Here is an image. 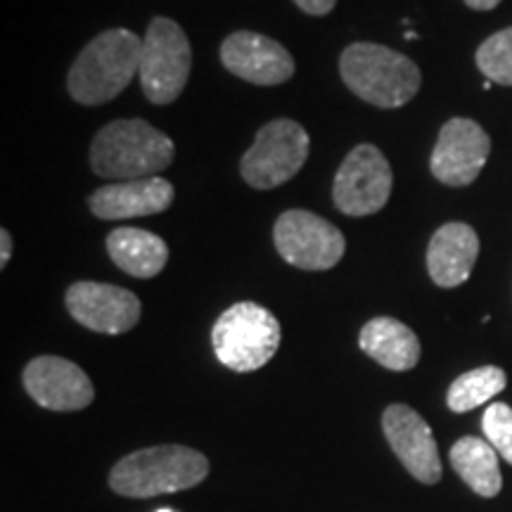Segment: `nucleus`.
Listing matches in <instances>:
<instances>
[{"mask_svg":"<svg viewBox=\"0 0 512 512\" xmlns=\"http://www.w3.org/2000/svg\"><path fill=\"white\" fill-rule=\"evenodd\" d=\"M489 152L491 138L477 121L463 117L446 121L430 159L432 176L451 188L475 183L489 159Z\"/></svg>","mask_w":512,"mask_h":512,"instance_id":"nucleus-10","label":"nucleus"},{"mask_svg":"<svg viewBox=\"0 0 512 512\" xmlns=\"http://www.w3.org/2000/svg\"><path fill=\"white\" fill-rule=\"evenodd\" d=\"M143 41L128 29H110L95 36L76 57L67 76L69 95L79 105H105L140 74Z\"/></svg>","mask_w":512,"mask_h":512,"instance_id":"nucleus-2","label":"nucleus"},{"mask_svg":"<svg viewBox=\"0 0 512 512\" xmlns=\"http://www.w3.org/2000/svg\"><path fill=\"white\" fill-rule=\"evenodd\" d=\"M339 74L351 93L382 110L408 105L422 83L411 57L377 43H351L339 57Z\"/></svg>","mask_w":512,"mask_h":512,"instance_id":"nucleus-3","label":"nucleus"},{"mask_svg":"<svg viewBox=\"0 0 512 512\" xmlns=\"http://www.w3.org/2000/svg\"><path fill=\"white\" fill-rule=\"evenodd\" d=\"M24 389L48 411H81L91 406L95 389L91 377L60 356H38L24 368Z\"/></svg>","mask_w":512,"mask_h":512,"instance_id":"nucleus-12","label":"nucleus"},{"mask_svg":"<svg viewBox=\"0 0 512 512\" xmlns=\"http://www.w3.org/2000/svg\"><path fill=\"white\" fill-rule=\"evenodd\" d=\"M451 465L475 494L494 498L501 491V465H498L496 448L489 441L479 437L458 439L451 448Z\"/></svg>","mask_w":512,"mask_h":512,"instance_id":"nucleus-19","label":"nucleus"},{"mask_svg":"<svg viewBox=\"0 0 512 512\" xmlns=\"http://www.w3.org/2000/svg\"><path fill=\"white\" fill-rule=\"evenodd\" d=\"M294 5H297L299 10H304L306 15H313V17H323L332 12V8L337 5V0H294Z\"/></svg>","mask_w":512,"mask_h":512,"instance_id":"nucleus-23","label":"nucleus"},{"mask_svg":"<svg viewBox=\"0 0 512 512\" xmlns=\"http://www.w3.org/2000/svg\"><path fill=\"white\" fill-rule=\"evenodd\" d=\"M10 256H12V238H10V230L3 228L0 230V268L10 264Z\"/></svg>","mask_w":512,"mask_h":512,"instance_id":"nucleus-24","label":"nucleus"},{"mask_svg":"<svg viewBox=\"0 0 512 512\" xmlns=\"http://www.w3.org/2000/svg\"><path fill=\"white\" fill-rule=\"evenodd\" d=\"M392 185L394 174L387 157L375 145L363 143L354 147L339 166L332 185V200L342 214L361 219L377 214L389 202Z\"/></svg>","mask_w":512,"mask_h":512,"instance_id":"nucleus-9","label":"nucleus"},{"mask_svg":"<svg viewBox=\"0 0 512 512\" xmlns=\"http://www.w3.org/2000/svg\"><path fill=\"white\" fill-rule=\"evenodd\" d=\"M508 384V375L505 370L496 366H482L463 373L453 380L448 387L446 403L453 413H467L475 408L489 403L494 396H498Z\"/></svg>","mask_w":512,"mask_h":512,"instance_id":"nucleus-20","label":"nucleus"},{"mask_svg":"<svg viewBox=\"0 0 512 512\" xmlns=\"http://www.w3.org/2000/svg\"><path fill=\"white\" fill-rule=\"evenodd\" d=\"M275 249L302 271H328L342 261L347 240L342 230L306 209H290L275 221Z\"/></svg>","mask_w":512,"mask_h":512,"instance_id":"nucleus-8","label":"nucleus"},{"mask_svg":"<svg viewBox=\"0 0 512 512\" xmlns=\"http://www.w3.org/2000/svg\"><path fill=\"white\" fill-rule=\"evenodd\" d=\"M358 347L382 368L394 370V373H406L420 361L418 335L401 320L389 316L368 320L358 335Z\"/></svg>","mask_w":512,"mask_h":512,"instance_id":"nucleus-17","label":"nucleus"},{"mask_svg":"<svg viewBox=\"0 0 512 512\" xmlns=\"http://www.w3.org/2000/svg\"><path fill=\"white\" fill-rule=\"evenodd\" d=\"M209 475V460L188 446H152L121 458L110 472V486L126 498H152L192 489Z\"/></svg>","mask_w":512,"mask_h":512,"instance_id":"nucleus-4","label":"nucleus"},{"mask_svg":"<svg viewBox=\"0 0 512 512\" xmlns=\"http://www.w3.org/2000/svg\"><path fill=\"white\" fill-rule=\"evenodd\" d=\"M216 358L235 373L264 368L280 347V323L266 306L240 302L223 311L211 330Z\"/></svg>","mask_w":512,"mask_h":512,"instance_id":"nucleus-5","label":"nucleus"},{"mask_svg":"<svg viewBox=\"0 0 512 512\" xmlns=\"http://www.w3.org/2000/svg\"><path fill=\"white\" fill-rule=\"evenodd\" d=\"M64 302L76 323L100 335H121L136 328L143 311L140 299L131 290L91 280L69 287Z\"/></svg>","mask_w":512,"mask_h":512,"instance_id":"nucleus-11","label":"nucleus"},{"mask_svg":"<svg viewBox=\"0 0 512 512\" xmlns=\"http://www.w3.org/2000/svg\"><path fill=\"white\" fill-rule=\"evenodd\" d=\"M311 138L302 124L275 119L261 126L254 145L240 162V174L256 190H271L290 181L309 159Z\"/></svg>","mask_w":512,"mask_h":512,"instance_id":"nucleus-7","label":"nucleus"},{"mask_svg":"<svg viewBox=\"0 0 512 512\" xmlns=\"http://www.w3.org/2000/svg\"><path fill=\"white\" fill-rule=\"evenodd\" d=\"M155 512H176V510H171V508H159V510H155Z\"/></svg>","mask_w":512,"mask_h":512,"instance_id":"nucleus-26","label":"nucleus"},{"mask_svg":"<svg viewBox=\"0 0 512 512\" xmlns=\"http://www.w3.org/2000/svg\"><path fill=\"white\" fill-rule=\"evenodd\" d=\"M107 252L121 271L133 278L150 280L164 271L169 247L159 235L143 228H117L107 238Z\"/></svg>","mask_w":512,"mask_h":512,"instance_id":"nucleus-18","label":"nucleus"},{"mask_svg":"<svg viewBox=\"0 0 512 512\" xmlns=\"http://www.w3.org/2000/svg\"><path fill=\"white\" fill-rule=\"evenodd\" d=\"M192 48L188 36L169 17H155L143 38L140 86L152 105H171L188 86Z\"/></svg>","mask_w":512,"mask_h":512,"instance_id":"nucleus-6","label":"nucleus"},{"mask_svg":"<svg viewBox=\"0 0 512 512\" xmlns=\"http://www.w3.org/2000/svg\"><path fill=\"white\" fill-rule=\"evenodd\" d=\"M382 430L396 458L422 484H437L441 479V458L432 427L418 411L394 403L382 415Z\"/></svg>","mask_w":512,"mask_h":512,"instance_id":"nucleus-13","label":"nucleus"},{"mask_svg":"<svg viewBox=\"0 0 512 512\" xmlns=\"http://www.w3.org/2000/svg\"><path fill=\"white\" fill-rule=\"evenodd\" d=\"M174 185L164 178H138V181H124L102 185L88 197V207L98 219L121 221L136 219V216L162 214L174 202Z\"/></svg>","mask_w":512,"mask_h":512,"instance_id":"nucleus-15","label":"nucleus"},{"mask_svg":"<svg viewBox=\"0 0 512 512\" xmlns=\"http://www.w3.org/2000/svg\"><path fill=\"white\" fill-rule=\"evenodd\" d=\"M221 62L230 74L256 86H278L294 76L290 50L256 31H235L221 46Z\"/></svg>","mask_w":512,"mask_h":512,"instance_id":"nucleus-14","label":"nucleus"},{"mask_svg":"<svg viewBox=\"0 0 512 512\" xmlns=\"http://www.w3.org/2000/svg\"><path fill=\"white\" fill-rule=\"evenodd\" d=\"M174 140L143 119H119L100 128L91 145V166L100 178H152L174 162Z\"/></svg>","mask_w":512,"mask_h":512,"instance_id":"nucleus-1","label":"nucleus"},{"mask_svg":"<svg viewBox=\"0 0 512 512\" xmlns=\"http://www.w3.org/2000/svg\"><path fill=\"white\" fill-rule=\"evenodd\" d=\"M479 256V238L467 223H446L427 247V271L439 287L467 283Z\"/></svg>","mask_w":512,"mask_h":512,"instance_id":"nucleus-16","label":"nucleus"},{"mask_svg":"<svg viewBox=\"0 0 512 512\" xmlns=\"http://www.w3.org/2000/svg\"><path fill=\"white\" fill-rule=\"evenodd\" d=\"M477 67L491 83L512 86V27L486 38L477 50Z\"/></svg>","mask_w":512,"mask_h":512,"instance_id":"nucleus-21","label":"nucleus"},{"mask_svg":"<svg viewBox=\"0 0 512 512\" xmlns=\"http://www.w3.org/2000/svg\"><path fill=\"white\" fill-rule=\"evenodd\" d=\"M498 3H501V0H465V5H467V8H472V10H479V12L494 10Z\"/></svg>","mask_w":512,"mask_h":512,"instance_id":"nucleus-25","label":"nucleus"},{"mask_svg":"<svg viewBox=\"0 0 512 512\" xmlns=\"http://www.w3.org/2000/svg\"><path fill=\"white\" fill-rule=\"evenodd\" d=\"M484 437L505 463L512 465V408L508 403H491L482 418Z\"/></svg>","mask_w":512,"mask_h":512,"instance_id":"nucleus-22","label":"nucleus"}]
</instances>
